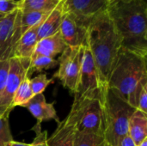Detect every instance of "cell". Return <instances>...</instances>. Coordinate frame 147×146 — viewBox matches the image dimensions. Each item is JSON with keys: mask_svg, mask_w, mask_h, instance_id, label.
I'll return each mask as SVG.
<instances>
[{"mask_svg": "<svg viewBox=\"0 0 147 146\" xmlns=\"http://www.w3.org/2000/svg\"><path fill=\"white\" fill-rule=\"evenodd\" d=\"M106 11L121 38V47L146 58V0H110Z\"/></svg>", "mask_w": 147, "mask_h": 146, "instance_id": "obj_1", "label": "cell"}, {"mask_svg": "<svg viewBox=\"0 0 147 146\" xmlns=\"http://www.w3.org/2000/svg\"><path fill=\"white\" fill-rule=\"evenodd\" d=\"M87 46L94 59L102 85H107L121 48V41L106 9L92 17L88 28Z\"/></svg>", "mask_w": 147, "mask_h": 146, "instance_id": "obj_2", "label": "cell"}, {"mask_svg": "<svg viewBox=\"0 0 147 146\" xmlns=\"http://www.w3.org/2000/svg\"><path fill=\"white\" fill-rule=\"evenodd\" d=\"M146 78V58L121 47L109 75L107 86L128 102L138 86Z\"/></svg>", "mask_w": 147, "mask_h": 146, "instance_id": "obj_3", "label": "cell"}, {"mask_svg": "<svg viewBox=\"0 0 147 146\" xmlns=\"http://www.w3.org/2000/svg\"><path fill=\"white\" fill-rule=\"evenodd\" d=\"M102 104L105 142L110 146H117L128 134L129 119L135 108L107 85L102 91Z\"/></svg>", "mask_w": 147, "mask_h": 146, "instance_id": "obj_4", "label": "cell"}, {"mask_svg": "<svg viewBox=\"0 0 147 146\" xmlns=\"http://www.w3.org/2000/svg\"><path fill=\"white\" fill-rule=\"evenodd\" d=\"M104 87H102L91 96L81 98L74 97L69 114L73 119L78 132L103 135L104 114L102 91Z\"/></svg>", "mask_w": 147, "mask_h": 146, "instance_id": "obj_5", "label": "cell"}, {"mask_svg": "<svg viewBox=\"0 0 147 146\" xmlns=\"http://www.w3.org/2000/svg\"><path fill=\"white\" fill-rule=\"evenodd\" d=\"M29 65L30 59H19L16 57L9 59L7 80L0 96V116H9L12 110L11 104L14 95L23 79L28 77Z\"/></svg>", "mask_w": 147, "mask_h": 146, "instance_id": "obj_6", "label": "cell"}, {"mask_svg": "<svg viewBox=\"0 0 147 146\" xmlns=\"http://www.w3.org/2000/svg\"><path fill=\"white\" fill-rule=\"evenodd\" d=\"M83 57V46L67 48L59 55L58 59L59 69L53 75V78H58L62 85L75 92L77 89Z\"/></svg>", "mask_w": 147, "mask_h": 146, "instance_id": "obj_7", "label": "cell"}, {"mask_svg": "<svg viewBox=\"0 0 147 146\" xmlns=\"http://www.w3.org/2000/svg\"><path fill=\"white\" fill-rule=\"evenodd\" d=\"M103 86L106 85H102L100 82L94 59L89 46L86 44L83 46L81 69L77 89L74 92V97L81 98L84 96H91Z\"/></svg>", "mask_w": 147, "mask_h": 146, "instance_id": "obj_8", "label": "cell"}, {"mask_svg": "<svg viewBox=\"0 0 147 146\" xmlns=\"http://www.w3.org/2000/svg\"><path fill=\"white\" fill-rule=\"evenodd\" d=\"M91 19L69 12L63 13L59 33L68 46L76 47L87 44L88 28Z\"/></svg>", "mask_w": 147, "mask_h": 146, "instance_id": "obj_9", "label": "cell"}, {"mask_svg": "<svg viewBox=\"0 0 147 146\" xmlns=\"http://www.w3.org/2000/svg\"><path fill=\"white\" fill-rule=\"evenodd\" d=\"M21 10L17 9L0 20V59L12 57L14 47L22 36Z\"/></svg>", "mask_w": 147, "mask_h": 146, "instance_id": "obj_10", "label": "cell"}, {"mask_svg": "<svg viewBox=\"0 0 147 146\" xmlns=\"http://www.w3.org/2000/svg\"><path fill=\"white\" fill-rule=\"evenodd\" d=\"M109 0H63V12H69L86 18L106 9Z\"/></svg>", "mask_w": 147, "mask_h": 146, "instance_id": "obj_11", "label": "cell"}, {"mask_svg": "<svg viewBox=\"0 0 147 146\" xmlns=\"http://www.w3.org/2000/svg\"><path fill=\"white\" fill-rule=\"evenodd\" d=\"M22 107L26 108L31 113L37 122L41 123L42 121L51 120H55L57 123L60 121L54 108V102L51 103L47 102L43 93L34 96Z\"/></svg>", "mask_w": 147, "mask_h": 146, "instance_id": "obj_12", "label": "cell"}, {"mask_svg": "<svg viewBox=\"0 0 147 146\" xmlns=\"http://www.w3.org/2000/svg\"><path fill=\"white\" fill-rule=\"evenodd\" d=\"M76 127L70 114L58 123L57 128L47 139L48 146H73Z\"/></svg>", "mask_w": 147, "mask_h": 146, "instance_id": "obj_13", "label": "cell"}, {"mask_svg": "<svg viewBox=\"0 0 147 146\" xmlns=\"http://www.w3.org/2000/svg\"><path fill=\"white\" fill-rule=\"evenodd\" d=\"M67 46H68L62 39L59 31L53 35L38 40L31 58L36 56H45L55 59V57L60 55L67 48Z\"/></svg>", "mask_w": 147, "mask_h": 146, "instance_id": "obj_14", "label": "cell"}, {"mask_svg": "<svg viewBox=\"0 0 147 146\" xmlns=\"http://www.w3.org/2000/svg\"><path fill=\"white\" fill-rule=\"evenodd\" d=\"M40 24H38L28 30H27L18 40L16 42L13 52L12 57L19 58V59H30L35 46L38 42L37 33ZM11 57V58H12Z\"/></svg>", "mask_w": 147, "mask_h": 146, "instance_id": "obj_15", "label": "cell"}, {"mask_svg": "<svg viewBox=\"0 0 147 146\" xmlns=\"http://www.w3.org/2000/svg\"><path fill=\"white\" fill-rule=\"evenodd\" d=\"M63 13L64 12H63V0H62L60 3L40 23L37 33L38 40L53 35L59 31Z\"/></svg>", "mask_w": 147, "mask_h": 146, "instance_id": "obj_16", "label": "cell"}, {"mask_svg": "<svg viewBox=\"0 0 147 146\" xmlns=\"http://www.w3.org/2000/svg\"><path fill=\"white\" fill-rule=\"evenodd\" d=\"M128 135L138 146L147 138V114L135 109L129 119Z\"/></svg>", "mask_w": 147, "mask_h": 146, "instance_id": "obj_17", "label": "cell"}, {"mask_svg": "<svg viewBox=\"0 0 147 146\" xmlns=\"http://www.w3.org/2000/svg\"><path fill=\"white\" fill-rule=\"evenodd\" d=\"M62 0H22L20 4V10L26 11H40L50 13L52 12Z\"/></svg>", "mask_w": 147, "mask_h": 146, "instance_id": "obj_18", "label": "cell"}, {"mask_svg": "<svg viewBox=\"0 0 147 146\" xmlns=\"http://www.w3.org/2000/svg\"><path fill=\"white\" fill-rule=\"evenodd\" d=\"M50 13L40 12V11H26V12L21 11L20 26H21L22 35L29 28L38 24H40Z\"/></svg>", "mask_w": 147, "mask_h": 146, "instance_id": "obj_19", "label": "cell"}, {"mask_svg": "<svg viewBox=\"0 0 147 146\" xmlns=\"http://www.w3.org/2000/svg\"><path fill=\"white\" fill-rule=\"evenodd\" d=\"M29 78L30 77H26L19 85L18 89H16L12 100V104H11L12 109L18 106L22 107L34 96L30 87Z\"/></svg>", "mask_w": 147, "mask_h": 146, "instance_id": "obj_20", "label": "cell"}, {"mask_svg": "<svg viewBox=\"0 0 147 146\" xmlns=\"http://www.w3.org/2000/svg\"><path fill=\"white\" fill-rule=\"evenodd\" d=\"M104 143L105 139L103 135L82 133L76 130L73 139V146H102Z\"/></svg>", "mask_w": 147, "mask_h": 146, "instance_id": "obj_21", "label": "cell"}, {"mask_svg": "<svg viewBox=\"0 0 147 146\" xmlns=\"http://www.w3.org/2000/svg\"><path fill=\"white\" fill-rule=\"evenodd\" d=\"M59 62L56 59L45 56H36L30 58V65L28 70V77L34 72H41L44 70H49L58 66Z\"/></svg>", "mask_w": 147, "mask_h": 146, "instance_id": "obj_22", "label": "cell"}, {"mask_svg": "<svg viewBox=\"0 0 147 146\" xmlns=\"http://www.w3.org/2000/svg\"><path fill=\"white\" fill-rule=\"evenodd\" d=\"M29 83L33 95L35 96L43 93L47 87L53 83V78L49 79L46 73H40L33 78H29Z\"/></svg>", "mask_w": 147, "mask_h": 146, "instance_id": "obj_23", "label": "cell"}, {"mask_svg": "<svg viewBox=\"0 0 147 146\" xmlns=\"http://www.w3.org/2000/svg\"><path fill=\"white\" fill-rule=\"evenodd\" d=\"M9 117L0 116V146H5L9 142L12 141Z\"/></svg>", "mask_w": 147, "mask_h": 146, "instance_id": "obj_24", "label": "cell"}, {"mask_svg": "<svg viewBox=\"0 0 147 146\" xmlns=\"http://www.w3.org/2000/svg\"><path fill=\"white\" fill-rule=\"evenodd\" d=\"M41 123L37 122L34 126L32 128L33 131L35 133V137L34 139V141L30 144V146H48L47 145V132L42 131L41 129Z\"/></svg>", "mask_w": 147, "mask_h": 146, "instance_id": "obj_25", "label": "cell"}, {"mask_svg": "<svg viewBox=\"0 0 147 146\" xmlns=\"http://www.w3.org/2000/svg\"><path fill=\"white\" fill-rule=\"evenodd\" d=\"M17 9H20V4L14 0H0V15H6Z\"/></svg>", "mask_w": 147, "mask_h": 146, "instance_id": "obj_26", "label": "cell"}, {"mask_svg": "<svg viewBox=\"0 0 147 146\" xmlns=\"http://www.w3.org/2000/svg\"><path fill=\"white\" fill-rule=\"evenodd\" d=\"M9 69V59H0V96L5 86Z\"/></svg>", "mask_w": 147, "mask_h": 146, "instance_id": "obj_27", "label": "cell"}, {"mask_svg": "<svg viewBox=\"0 0 147 146\" xmlns=\"http://www.w3.org/2000/svg\"><path fill=\"white\" fill-rule=\"evenodd\" d=\"M136 109L147 114V84H145L140 92L137 99Z\"/></svg>", "mask_w": 147, "mask_h": 146, "instance_id": "obj_28", "label": "cell"}, {"mask_svg": "<svg viewBox=\"0 0 147 146\" xmlns=\"http://www.w3.org/2000/svg\"><path fill=\"white\" fill-rule=\"evenodd\" d=\"M117 146H137L135 145V143L134 142V140L131 139V137L127 134L126 135L118 144Z\"/></svg>", "mask_w": 147, "mask_h": 146, "instance_id": "obj_29", "label": "cell"}, {"mask_svg": "<svg viewBox=\"0 0 147 146\" xmlns=\"http://www.w3.org/2000/svg\"><path fill=\"white\" fill-rule=\"evenodd\" d=\"M5 146H30V144H26L22 142H16V141H10Z\"/></svg>", "mask_w": 147, "mask_h": 146, "instance_id": "obj_30", "label": "cell"}, {"mask_svg": "<svg viewBox=\"0 0 147 146\" xmlns=\"http://www.w3.org/2000/svg\"><path fill=\"white\" fill-rule=\"evenodd\" d=\"M138 146H147V138L146 139H144Z\"/></svg>", "mask_w": 147, "mask_h": 146, "instance_id": "obj_31", "label": "cell"}, {"mask_svg": "<svg viewBox=\"0 0 147 146\" xmlns=\"http://www.w3.org/2000/svg\"><path fill=\"white\" fill-rule=\"evenodd\" d=\"M14 1H16V2H17L19 4H21V3H22V0H14Z\"/></svg>", "mask_w": 147, "mask_h": 146, "instance_id": "obj_32", "label": "cell"}, {"mask_svg": "<svg viewBox=\"0 0 147 146\" xmlns=\"http://www.w3.org/2000/svg\"><path fill=\"white\" fill-rule=\"evenodd\" d=\"M102 146H110V145H108V144H107V143L105 142V143L103 144V145H102Z\"/></svg>", "mask_w": 147, "mask_h": 146, "instance_id": "obj_33", "label": "cell"}, {"mask_svg": "<svg viewBox=\"0 0 147 146\" xmlns=\"http://www.w3.org/2000/svg\"><path fill=\"white\" fill-rule=\"evenodd\" d=\"M3 16H4V15H0V20H1V19H2V18L3 17Z\"/></svg>", "mask_w": 147, "mask_h": 146, "instance_id": "obj_34", "label": "cell"}, {"mask_svg": "<svg viewBox=\"0 0 147 146\" xmlns=\"http://www.w3.org/2000/svg\"></svg>", "mask_w": 147, "mask_h": 146, "instance_id": "obj_35", "label": "cell"}, {"mask_svg": "<svg viewBox=\"0 0 147 146\" xmlns=\"http://www.w3.org/2000/svg\"><path fill=\"white\" fill-rule=\"evenodd\" d=\"M109 1H110V0H109Z\"/></svg>", "mask_w": 147, "mask_h": 146, "instance_id": "obj_36", "label": "cell"}]
</instances>
